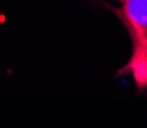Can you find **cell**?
I'll use <instances>...</instances> for the list:
<instances>
[{"label":"cell","mask_w":147,"mask_h":128,"mask_svg":"<svg viewBox=\"0 0 147 128\" xmlns=\"http://www.w3.org/2000/svg\"><path fill=\"white\" fill-rule=\"evenodd\" d=\"M118 17L130 36L129 62L121 73L133 79L138 90H147V0H119Z\"/></svg>","instance_id":"cell-1"}]
</instances>
